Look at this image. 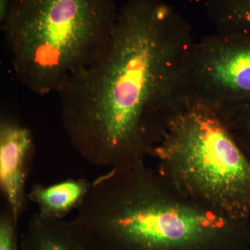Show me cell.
Here are the masks:
<instances>
[{
	"label": "cell",
	"instance_id": "obj_11",
	"mask_svg": "<svg viewBox=\"0 0 250 250\" xmlns=\"http://www.w3.org/2000/svg\"><path fill=\"white\" fill-rule=\"evenodd\" d=\"M242 117V126L246 135L247 143L250 148V102H247Z\"/></svg>",
	"mask_w": 250,
	"mask_h": 250
},
{
	"label": "cell",
	"instance_id": "obj_6",
	"mask_svg": "<svg viewBox=\"0 0 250 250\" xmlns=\"http://www.w3.org/2000/svg\"><path fill=\"white\" fill-rule=\"evenodd\" d=\"M18 250H108L76 219L32 215L23 230Z\"/></svg>",
	"mask_w": 250,
	"mask_h": 250
},
{
	"label": "cell",
	"instance_id": "obj_3",
	"mask_svg": "<svg viewBox=\"0 0 250 250\" xmlns=\"http://www.w3.org/2000/svg\"><path fill=\"white\" fill-rule=\"evenodd\" d=\"M115 0H9L3 21L11 64L33 93H57L107 45Z\"/></svg>",
	"mask_w": 250,
	"mask_h": 250
},
{
	"label": "cell",
	"instance_id": "obj_1",
	"mask_svg": "<svg viewBox=\"0 0 250 250\" xmlns=\"http://www.w3.org/2000/svg\"><path fill=\"white\" fill-rule=\"evenodd\" d=\"M167 16L154 0H129L103 52L57 91L65 134L92 165L132 167L150 152L148 121L170 74Z\"/></svg>",
	"mask_w": 250,
	"mask_h": 250
},
{
	"label": "cell",
	"instance_id": "obj_10",
	"mask_svg": "<svg viewBox=\"0 0 250 250\" xmlns=\"http://www.w3.org/2000/svg\"><path fill=\"white\" fill-rule=\"evenodd\" d=\"M232 14L237 24L250 35V0H231Z\"/></svg>",
	"mask_w": 250,
	"mask_h": 250
},
{
	"label": "cell",
	"instance_id": "obj_9",
	"mask_svg": "<svg viewBox=\"0 0 250 250\" xmlns=\"http://www.w3.org/2000/svg\"><path fill=\"white\" fill-rule=\"evenodd\" d=\"M18 221L6 206L0 216V250H18Z\"/></svg>",
	"mask_w": 250,
	"mask_h": 250
},
{
	"label": "cell",
	"instance_id": "obj_4",
	"mask_svg": "<svg viewBox=\"0 0 250 250\" xmlns=\"http://www.w3.org/2000/svg\"><path fill=\"white\" fill-rule=\"evenodd\" d=\"M151 152L186 196L233 220L250 218V156L214 113L200 106L179 113Z\"/></svg>",
	"mask_w": 250,
	"mask_h": 250
},
{
	"label": "cell",
	"instance_id": "obj_5",
	"mask_svg": "<svg viewBox=\"0 0 250 250\" xmlns=\"http://www.w3.org/2000/svg\"><path fill=\"white\" fill-rule=\"evenodd\" d=\"M34 141L30 131L14 119L0 123V185L6 206L19 222L28 200L26 184Z\"/></svg>",
	"mask_w": 250,
	"mask_h": 250
},
{
	"label": "cell",
	"instance_id": "obj_2",
	"mask_svg": "<svg viewBox=\"0 0 250 250\" xmlns=\"http://www.w3.org/2000/svg\"><path fill=\"white\" fill-rule=\"evenodd\" d=\"M76 220L108 250H170L216 234L233 220L179 191L143 163L90 184Z\"/></svg>",
	"mask_w": 250,
	"mask_h": 250
},
{
	"label": "cell",
	"instance_id": "obj_7",
	"mask_svg": "<svg viewBox=\"0 0 250 250\" xmlns=\"http://www.w3.org/2000/svg\"><path fill=\"white\" fill-rule=\"evenodd\" d=\"M239 43L220 52L210 60V80L246 102H250V36Z\"/></svg>",
	"mask_w": 250,
	"mask_h": 250
},
{
	"label": "cell",
	"instance_id": "obj_8",
	"mask_svg": "<svg viewBox=\"0 0 250 250\" xmlns=\"http://www.w3.org/2000/svg\"><path fill=\"white\" fill-rule=\"evenodd\" d=\"M90 184L85 179H67L48 187L35 184L28 192V200L38 207V213L48 218L64 219L78 209L84 200Z\"/></svg>",
	"mask_w": 250,
	"mask_h": 250
}]
</instances>
